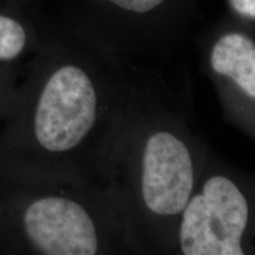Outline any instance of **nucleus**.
<instances>
[{"mask_svg":"<svg viewBox=\"0 0 255 255\" xmlns=\"http://www.w3.org/2000/svg\"><path fill=\"white\" fill-rule=\"evenodd\" d=\"M202 70L226 119L244 127L255 105V41L244 32H221L207 47Z\"/></svg>","mask_w":255,"mask_h":255,"instance_id":"5","label":"nucleus"},{"mask_svg":"<svg viewBox=\"0 0 255 255\" xmlns=\"http://www.w3.org/2000/svg\"><path fill=\"white\" fill-rule=\"evenodd\" d=\"M1 1H6V0H0V2H1Z\"/></svg>","mask_w":255,"mask_h":255,"instance_id":"10","label":"nucleus"},{"mask_svg":"<svg viewBox=\"0 0 255 255\" xmlns=\"http://www.w3.org/2000/svg\"><path fill=\"white\" fill-rule=\"evenodd\" d=\"M0 254H141L107 193L68 178L0 177Z\"/></svg>","mask_w":255,"mask_h":255,"instance_id":"3","label":"nucleus"},{"mask_svg":"<svg viewBox=\"0 0 255 255\" xmlns=\"http://www.w3.org/2000/svg\"><path fill=\"white\" fill-rule=\"evenodd\" d=\"M24 64H0V130L13 104Z\"/></svg>","mask_w":255,"mask_h":255,"instance_id":"7","label":"nucleus"},{"mask_svg":"<svg viewBox=\"0 0 255 255\" xmlns=\"http://www.w3.org/2000/svg\"><path fill=\"white\" fill-rule=\"evenodd\" d=\"M251 194L242 175L210 149L178 219L173 254H246L254 222Z\"/></svg>","mask_w":255,"mask_h":255,"instance_id":"4","label":"nucleus"},{"mask_svg":"<svg viewBox=\"0 0 255 255\" xmlns=\"http://www.w3.org/2000/svg\"><path fill=\"white\" fill-rule=\"evenodd\" d=\"M40 32L33 0L0 2V64L26 62L36 49Z\"/></svg>","mask_w":255,"mask_h":255,"instance_id":"6","label":"nucleus"},{"mask_svg":"<svg viewBox=\"0 0 255 255\" xmlns=\"http://www.w3.org/2000/svg\"><path fill=\"white\" fill-rule=\"evenodd\" d=\"M133 71L90 39L56 37L41 27L0 130V177L98 186Z\"/></svg>","mask_w":255,"mask_h":255,"instance_id":"1","label":"nucleus"},{"mask_svg":"<svg viewBox=\"0 0 255 255\" xmlns=\"http://www.w3.org/2000/svg\"><path fill=\"white\" fill-rule=\"evenodd\" d=\"M229 4L241 17L255 19V0H229Z\"/></svg>","mask_w":255,"mask_h":255,"instance_id":"9","label":"nucleus"},{"mask_svg":"<svg viewBox=\"0 0 255 255\" xmlns=\"http://www.w3.org/2000/svg\"><path fill=\"white\" fill-rule=\"evenodd\" d=\"M97 4H103L105 7H111L115 12L133 15V17H146L156 13L163 8L169 0H95Z\"/></svg>","mask_w":255,"mask_h":255,"instance_id":"8","label":"nucleus"},{"mask_svg":"<svg viewBox=\"0 0 255 255\" xmlns=\"http://www.w3.org/2000/svg\"><path fill=\"white\" fill-rule=\"evenodd\" d=\"M210 148L188 105L161 77L135 69L98 176L141 254H173L178 219Z\"/></svg>","mask_w":255,"mask_h":255,"instance_id":"2","label":"nucleus"}]
</instances>
